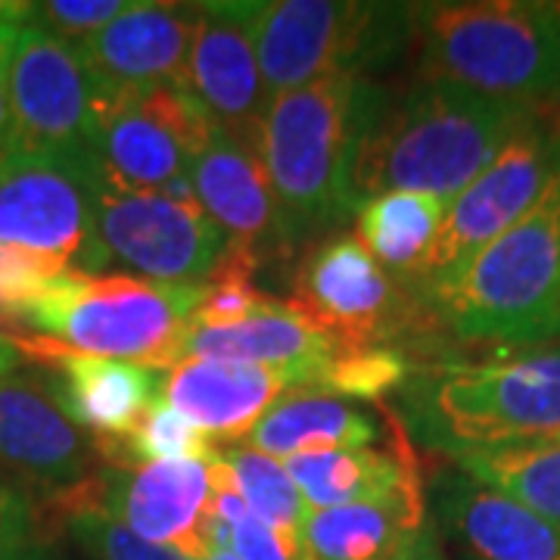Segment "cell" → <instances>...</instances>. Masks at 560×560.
<instances>
[{"instance_id": "obj_25", "label": "cell", "mask_w": 560, "mask_h": 560, "mask_svg": "<svg viewBox=\"0 0 560 560\" xmlns=\"http://www.w3.org/2000/svg\"><path fill=\"white\" fill-rule=\"evenodd\" d=\"M427 523L423 492L352 501L308 511L300 529L305 560H399L401 548Z\"/></svg>"}, {"instance_id": "obj_3", "label": "cell", "mask_w": 560, "mask_h": 560, "mask_svg": "<svg viewBox=\"0 0 560 560\" xmlns=\"http://www.w3.org/2000/svg\"><path fill=\"white\" fill-rule=\"evenodd\" d=\"M420 79L560 116V3L480 0L411 7Z\"/></svg>"}, {"instance_id": "obj_5", "label": "cell", "mask_w": 560, "mask_h": 560, "mask_svg": "<svg viewBox=\"0 0 560 560\" xmlns=\"http://www.w3.org/2000/svg\"><path fill=\"white\" fill-rule=\"evenodd\" d=\"M420 296L458 340L545 346L560 337V119L558 165L539 206Z\"/></svg>"}, {"instance_id": "obj_4", "label": "cell", "mask_w": 560, "mask_h": 560, "mask_svg": "<svg viewBox=\"0 0 560 560\" xmlns=\"http://www.w3.org/2000/svg\"><path fill=\"white\" fill-rule=\"evenodd\" d=\"M381 97V88L355 72L271 97L259 153L290 243L359 212L352 162Z\"/></svg>"}, {"instance_id": "obj_14", "label": "cell", "mask_w": 560, "mask_h": 560, "mask_svg": "<svg viewBox=\"0 0 560 560\" xmlns=\"http://www.w3.org/2000/svg\"><path fill=\"white\" fill-rule=\"evenodd\" d=\"M259 0L197 3V32L187 79L221 135L259 150L268 88L256 57Z\"/></svg>"}, {"instance_id": "obj_28", "label": "cell", "mask_w": 560, "mask_h": 560, "mask_svg": "<svg viewBox=\"0 0 560 560\" xmlns=\"http://www.w3.org/2000/svg\"><path fill=\"white\" fill-rule=\"evenodd\" d=\"M460 474L560 523V442L460 455Z\"/></svg>"}, {"instance_id": "obj_10", "label": "cell", "mask_w": 560, "mask_h": 560, "mask_svg": "<svg viewBox=\"0 0 560 560\" xmlns=\"http://www.w3.org/2000/svg\"><path fill=\"white\" fill-rule=\"evenodd\" d=\"M558 119L533 121L448 202L440 237L418 278L420 290L455 278L482 246L499 241L539 206L558 165Z\"/></svg>"}, {"instance_id": "obj_8", "label": "cell", "mask_w": 560, "mask_h": 560, "mask_svg": "<svg viewBox=\"0 0 560 560\" xmlns=\"http://www.w3.org/2000/svg\"><path fill=\"white\" fill-rule=\"evenodd\" d=\"M411 38V7L352 0H265L256 57L268 97L386 60Z\"/></svg>"}, {"instance_id": "obj_16", "label": "cell", "mask_w": 560, "mask_h": 560, "mask_svg": "<svg viewBox=\"0 0 560 560\" xmlns=\"http://www.w3.org/2000/svg\"><path fill=\"white\" fill-rule=\"evenodd\" d=\"M7 337L22 359H35L57 371L54 389L66 418L94 442L128 440L162 396V371L135 361L84 355L47 337Z\"/></svg>"}, {"instance_id": "obj_19", "label": "cell", "mask_w": 560, "mask_h": 560, "mask_svg": "<svg viewBox=\"0 0 560 560\" xmlns=\"http://www.w3.org/2000/svg\"><path fill=\"white\" fill-rule=\"evenodd\" d=\"M300 386L308 389V377L290 368L184 359L162 377V399L212 442L241 445L256 420Z\"/></svg>"}, {"instance_id": "obj_33", "label": "cell", "mask_w": 560, "mask_h": 560, "mask_svg": "<svg viewBox=\"0 0 560 560\" xmlns=\"http://www.w3.org/2000/svg\"><path fill=\"white\" fill-rule=\"evenodd\" d=\"M40 545L35 501L20 489L0 486V560H32Z\"/></svg>"}, {"instance_id": "obj_37", "label": "cell", "mask_w": 560, "mask_h": 560, "mask_svg": "<svg viewBox=\"0 0 560 560\" xmlns=\"http://www.w3.org/2000/svg\"><path fill=\"white\" fill-rule=\"evenodd\" d=\"M202 560H241L231 548H209V555Z\"/></svg>"}, {"instance_id": "obj_35", "label": "cell", "mask_w": 560, "mask_h": 560, "mask_svg": "<svg viewBox=\"0 0 560 560\" xmlns=\"http://www.w3.org/2000/svg\"><path fill=\"white\" fill-rule=\"evenodd\" d=\"M399 560H448V558H445L440 539H436V529L423 523L418 533L408 539V545L401 548Z\"/></svg>"}, {"instance_id": "obj_24", "label": "cell", "mask_w": 560, "mask_h": 560, "mask_svg": "<svg viewBox=\"0 0 560 560\" xmlns=\"http://www.w3.org/2000/svg\"><path fill=\"white\" fill-rule=\"evenodd\" d=\"M287 474L296 482L308 511L423 492L418 458L405 423L396 427L389 445L296 455L287 460Z\"/></svg>"}, {"instance_id": "obj_1", "label": "cell", "mask_w": 560, "mask_h": 560, "mask_svg": "<svg viewBox=\"0 0 560 560\" xmlns=\"http://www.w3.org/2000/svg\"><path fill=\"white\" fill-rule=\"evenodd\" d=\"M536 119L541 113L436 79H420L396 101L383 94L352 162L355 202L389 190L455 200Z\"/></svg>"}, {"instance_id": "obj_11", "label": "cell", "mask_w": 560, "mask_h": 560, "mask_svg": "<svg viewBox=\"0 0 560 560\" xmlns=\"http://www.w3.org/2000/svg\"><path fill=\"white\" fill-rule=\"evenodd\" d=\"M7 88V150L94 156L101 88L72 40L22 22L10 54Z\"/></svg>"}, {"instance_id": "obj_23", "label": "cell", "mask_w": 560, "mask_h": 560, "mask_svg": "<svg viewBox=\"0 0 560 560\" xmlns=\"http://www.w3.org/2000/svg\"><path fill=\"white\" fill-rule=\"evenodd\" d=\"M440 511L477 560H560V523L467 474L445 480Z\"/></svg>"}, {"instance_id": "obj_32", "label": "cell", "mask_w": 560, "mask_h": 560, "mask_svg": "<svg viewBox=\"0 0 560 560\" xmlns=\"http://www.w3.org/2000/svg\"><path fill=\"white\" fill-rule=\"evenodd\" d=\"M131 7L135 0H47V3H32L28 22L57 38L79 44L97 35L109 22L119 20Z\"/></svg>"}, {"instance_id": "obj_34", "label": "cell", "mask_w": 560, "mask_h": 560, "mask_svg": "<svg viewBox=\"0 0 560 560\" xmlns=\"http://www.w3.org/2000/svg\"><path fill=\"white\" fill-rule=\"evenodd\" d=\"M20 25L0 22V150L7 143V135H10V88H7V75H10V54H13V40H16Z\"/></svg>"}, {"instance_id": "obj_27", "label": "cell", "mask_w": 560, "mask_h": 560, "mask_svg": "<svg viewBox=\"0 0 560 560\" xmlns=\"http://www.w3.org/2000/svg\"><path fill=\"white\" fill-rule=\"evenodd\" d=\"M40 529L44 523L60 526L66 523L72 539L94 560H190L178 555L175 548L153 545L140 539L119 521H113L101 508V477L91 474L84 480L62 486L47 495L44 508H35Z\"/></svg>"}, {"instance_id": "obj_17", "label": "cell", "mask_w": 560, "mask_h": 560, "mask_svg": "<svg viewBox=\"0 0 560 560\" xmlns=\"http://www.w3.org/2000/svg\"><path fill=\"white\" fill-rule=\"evenodd\" d=\"M194 32L197 3L135 0L128 13L75 47L91 75L109 88H190L187 62Z\"/></svg>"}, {"instance_id": "obj_20", "label": "cell", "mask_w": 560, "mask_h": 560, "mask_svg": "<svg viewBox=\"0 0 560 560\" xmlns=\"http://www.w3.org/2000/svg\"><path fill=\"white\" fill-rule=\"evenodd\" d=\"M190 180L202 212L224 231L228 243L249 249L261 265L293 246L259 150L215 131L194 162Z\"/></svg>"}, {"instance_id": "obj_7", "label": "cell", "mask_w": 560, "mask_h": 560, "mask_svg": "<svg viewBox=\"0 0 560 560\" xmlns=\"http://www.w3.org/2000/svg\"><path fill=\"white\" fill-rule=\"evenodd\" d=\"M94 160L103 187L119 194H165L197 200L194 162L219 125L190 88L125 91L101 84Z\"/></svg>"}, {"instance_id": "obj_36", "label": "cell", "mask_w": 560, "mask_h": 560, "mask_svg": "<svg viewBox=\"0 0 560 560\" xmlns=\"http://www.w3.org/2000/svg\"><path fill=\"white\" fill-rule=\"evenodd\" d=\"M20 361H22L20 349H16L13 340L0 330V381H3V377H10V374L20 368Z\"/></svg>"}, {"instance_id": "obj_15", "label": "cell", "mask_w": 560, "mask_h": 560, "mask_svg": "<svg viewBox=\"0 0 560 560\" xmlns=\"http://www.w3.org/2000/svg\"><path fill=\"white\" fill-rule=\"evenodd\" d=\"M212 464L162 460L101 470V508L140 539L202 560L212 548Z\"/></svg>"}, {"instance_id": "obj_26", "label": "cell", "mask_w": 560, "mask_h": 560, "mask_svg": "<svg viewBox=\"0 0 560 560\" xmlns=\"http://www.w3.org/2000/svg\"><path fill=\"white\" fill-rule=\"evenodd\" d=\"M448 202L418 190H389L359 206V241L386 271L420 278L440 237Z\"/></svg>"}, {"instance_id": "obj_29", "label": "cell", "mask_w": 560, "mask_h": 560, "mask_svg": "<svg viewBox=\"0 0 560 560\" xmlns=\"http://www.w3.org/2000/svg\"><path fill=\"white\" fill-rule=\"evenodd\" d=\"M215 464L228 474L234 492L259 521L300 539L302 523L308 517V504L302 501L296 482L278 458L256 452L249 445H224L215 448Z\"/></svg>"}, {"instance_id": "obj_30", "label": "cell", "mask_w": 560, "mask_h": 560, "mask_svg": "<svg viewBox=\"0 0 560 560\" xmlns=\"http://www.w3.org/2000/svg\"><path fill=\"white\" fill-rule=\"evenodd\" d=\"M408 377L411 368L401 352L389 346H359V349H340L327 361L315 389L352 401H377L389 389H401Z\"/></svg>"}, {"instance_id": "obj_22", "label": "cell", "mask_w": 560, "mask_h": 560, "mask_svg": "<svg viewBox=\"0 0 560 560\" xmlns=\"http://www.w3.org/2000/svg\"><path fill=\"white\" fill-rule=\"evenodd\" d=\"M340 342L324 334L315 320L302 315L293 302L271 300L261 312L234 327H200L187 330L180 346L184 359L237 361V364H261V368H290L308 377V389L320 381L324 364L334 359Z\"/></svg>"}, {"instance_id": "obj_2", "label": "cell", "mask_w": 560, "mask_h": 560, "mask_svg": "<svg viewBox=\"0 0 560 560\" xmlns=\"http://www.w3.org/2000/svg\"><path fill=\"white\" fill-rule=\"evenodd\" d=\"M405 430L452 458L560 442V342L436 361L401 386Z\"/></svg>"}, {"instance_id": "obj_21", "label": "cell", "mask_w": 560, "mask_h": 560, "mask_svg": "<svg viewBox=\"0 0 560 560\" xmlns=\"http://www.w3.org/2000/svg\"><path fill=\"white\" fill-rule=\"evenodd\" d=\"M396 427L399 415L389 408H364L361 401L300 386L280 396L243 442L271 458L290 460L312 452L386 445Z\"/></svg>"}, {"instance_id": "obj_18", "label": "cell", "mask_w": 560, "mask_h": 560, "mask_svg": "<svg viewBox=\"0 0 560 560\" xmlns=\"http://www.w3.org/2000/svg\"><path fill=\"white\" fill-rule=\"evenodd\" d=\"M97 448L66 418L54 383L38 377L0 381V467L40 486L47 495L91 477Z\"/></svg>"}, {"instance_id": "obj_9", "label": "cell", "mask_w": 560, "mask_h": 560, "mask_svg": "<svg viewBox=\"0 0 560 560\" xmlns=\"http://www.w3.org/2000/svg\"><path fill=\"white\" fill-rule=\"evenodd\" d=\"M101 165L91 153L0 150V246L97 275L109 259L97 241Z\"/></svg>"}, {"instance_id": "obj_6", "label": "cell", "mask_w": 560, "mask_h": 560, "mask_svg": "<svg viewBox=\"0 0 560 560\" xmlns=\"http://www.w3.org/2000/svg\"><path fill=\"white\" fill-rule=\"evenodd\" d=\"M200 300L202 287L62 271L44 287L22 324L84 355L162 371L180 361Z\"/></svg>"}, {"instance_id": "obj_13", "label": "cell", "mask_w": 560, "mask_h": 560, "mask_svg": "<svg viewBox=\"0 0 560 560\" xmlns=\"http://www.w3.org/2000/svg\"><path fill=\"white\" fill-rule=\"evenodd\" d=\"M290 302L346 349L386 346L408 315L396 280L359 237L315 246L296 268Z\"/></svg>"}, {"instance_id": "obj_12", "label": "cell", "mask_w": 560, "mask_h": 560, "mask_svg": "<svg viewBox=\"0 0 560 560\" xmlns=\"http://www.w3.org/2000/svg\"><path fill=\"white\" fill-rule=\"evenodd\" d=\"M97 241L109 261L180 287H202L228 249L224 231L197 200L109 187L97 197Z\"/></svg>"}, {"instance_id": "obj_31", "label": "cell", "mask_w": 560, "mask_h": 560, "mask_svg": "<svg viewBox=\"0 0 560 560\" xmlns=\"http://www.w3.org/2000/svg\"><path fill=\"white\" fill-rule=\"evenodd\" d=\"M209 464H212V480H215L212 517L228 529V548L241 560H305L296 536H287L275 526H268L243 504L228 474L215 464V455Z\"/></svg>"}]
</instances>
